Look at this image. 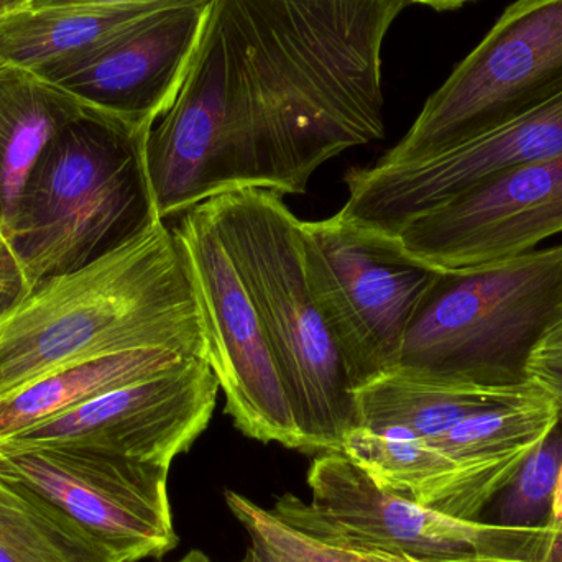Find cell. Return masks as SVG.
Segmentation results:
<instances>
[{"mask_svg": "<svg viewBox=\"0 0 562 562\" xmlns=\"http://www.w3.org/2000/svg\"><path fill=\"white\" fill-rule=\"evenodd\" d=\"M86 111L58 86L0 66V234L12 236L16 204L46 145Z\"/></svg>", "mask_w": 562, "mask_h": 562, "instance_id": "ac0fdd59", "label": "cell"}, {"mask_svg": "<svg viewBox=\"0 0 562 562\" xmlns=\"http://www.w3.org/2000/svg\"><path fill=\"white\" fill-rule=\"evenodd\" d=\"M173 236L193 284L207 362L237 429L303 451L266 323L227 247L211 200L184 211Z\"/></svg>", "mask_w": 562, "mask_h": 562, "instance_id": "9c48e42d", "label": "cell"}, {"mask_svg": "<svg viewBox=\"0 0 562 562\" xmlns=\"http://www.w3.org/2000/svg\"><path fill=\"white\" fill-rule=\"evenodd\" d=\"M311 502L277 501L272 514L294 530L344 550L416 562H554L562 528L484 524L432 510L379 487L340 451L317 456L307 474Z\"/></svg>", "mask_w": 562, "mask_h": 562, "instance_id": "5b68a950", "label": "cell"}, {"mask_svg": "<svg viewBox=\"0 0 562 562\" xmlns=\"http://www.w3.org/2000/svg\"><path fill=\"white\" fill-rule=\"evenodd\" d=\"M217 393L210 362L198 359L104 393L0 445L78 446L170 468L206 431Z\"/></svg>", "mask_w": 562, "mask_h": 562, "instance_id": "4fadbf2b", "label": "cell"}, {"mask_svg": "<svg viewBox=\"0 0 562 562\" xmlns=\"http://www.w3.org/2000/svg\"><path fill=\"white\" fill-rule=\"evenodd\" d=\"M304 272L353 389L396 369L403 342L438 273L339 213L301 223Z\"/></svg>", "mask_w": 562, "mask_h": 562, "instance_id": "52a82bcc", "label": "cell"}, {"mask_svg": "<svg viewBox=\"0 0 562 562\" xmlns=\"http://www.w3.org/2000/svg\"><path fill=\"white\" fill-rule=\"evenodd\" d=\"M538 393L528 382H487L465 375L396 369L356 390L359 426L403 429L435 439L469 416Z\"/></svg>", "mask_w": 562, "mask_h": 562, "instance_id": "2e32d148", "label": "cell"}, {"mask_svg": "<svg viewBox=\"0 0 562 562\" xmlns=\"http://www.w3.org/2000/svg\"><path fill=\"white\" fill-rule=\"evenodd\" d=\"M226 502L250 538L244 562H416L408 558L344 550L314 540L237 492H226Z\"/></svg>", "mask_w": 562, "mask_h": 562, "instance_id": "7402d4cb", "label": "cell"}, {"mask_svg": "<svg viewBox=\"0 0 562 562\" xmlns=\"http://www.w3.org/2000/svg\"><path fill=\"white\" fill-rule=\"evenodd\" d=\"M35 0H0V20L13 13L30 9Z\"/></svg>", "mask_w": 562, "mask_h": 562, "instance_id": "83f0119b", "label": "cell"}, {"mask_svg": "<svg viewBox=\"0 0 562 562\" xmlns=\"http://www.w3.org/2000/svg\"><path fill=\"white\" fill-rule=\"evenodd\" d=\"M412 3H418V0H412Z\"/></svg>", "mask_w": 562, "mask_h": 562, "instance_id": "1f68e13d", "label": "cell"}, {"mask_svg": "<svg viewBox=\"0 0 562 562\" xmlns=\"http://www.w3.org/2000/svg\"><path fill=\"white\" fill-rule=\"evenodd\" d=\"M198 357L171 349H135L66 367L0 403V441L65 415L104 393L173 372Z\"/></svg>", "mask_w": 562, "mask_h": 562, "instance_id": "d6986e66", "label": "cell"}, {"mask_svg": "<svg viewBox=\"0 0 562 562\" xmlns=\"http://www.w3.org/2000/svg\"><path fill=\"white\" fill-rule=\"evenodd\" d=\"M135 349L207 360L193 284L164 220L85 269L33 284L0 319V403L66 367Z\"/></svg>", "mask_w": 562, "mask_h": 562, "instance_id": "7a4b0ae2", "label": "cell"}, {"mask_svg": "<svg viewBox=\"0 0 562 562\" xmlns=\"http://www.w3.org/2000/svg\"><path fill=\"white\" fill-rule=\"evenodd\" d=\"M168 472L78 446L0 445V481L42 498L122 562L177 547Z\"/></svg>", "mask_w": 562, "mask_h": 562, "instance_id": "30bf717a", "label": "cell"}, {"mask_svg": "<svg viewBox=\"0 0 562 562\" xmlns=\"http://www.w3.org/2000/svg\"><path fill=\"white\" fill-rule=\"evenodd\" d=\"M562 326V304L560 310H558L557 316H554V319L551 321L550 326L547 327V329H550V327H561Z\"/></svg>", "mask_w": 562, "mask_h": 562, "instance_id": "4dcf8cb0", "label": "cell"}, {"mask_svg": "<svg viewBox=\"0 0 562 562\" xmlns=\"http://www.w3.org/2000/svg\"><path fill=\"white\" fill-rule=\"evenodd\" d=\"M548 524L553 527L562 528V462L560 474H558L557 488H554L553 504H551L550 517Z\"/></svg>", "mask_w": 562, "mask_h": 562, "instance_id": "4316f807", "label": "cell"}, {"mask_svg": "<svg viewBox=\"0 0 562 562\" xmlns=\"http://www.w3.org/2000/svg\"><path fill=\"white\" fill-rule=\"evenodd\" d=\"M562 304V243L464 277H439L400 369L527 382L524 363Z\"/></svg>", "mask_w": 562, "mask_h": 562, "instance_id": "8992f818", "label": "cell"}, {"mask_svg": "<svg viewBox=\"0 0 562 562\" xmlns=\"http://www.w3.org/2000/svg\"><path fill=\"white\" fill-rule=\"evenodd\" d=\"M412 0H216L177 101L145 145L160 220L240 190L304 194L382 140V49Z\"/></svg>", "mask_w": 562, "mask_h": 562, "instance_id": "6da1fadb", "label": "cell"}, {"mask_svg": "<svg viewBox=\"0 0 562 562\" xmlns=\"http://www.w3.org/2000/svg\"><path fill=\"white\" fill-rule=\"evenodd\" d=\"M562 462L561 425L528 456L504 491L497 524L535 527L547 524Z\"/></svg>", "mask_w": 562, "mask_h": 562, "instance_id": "603a6c76", "label": "cell"}, {"mask_svg": "<svg viewBox=\"0 0 562 562\" xmlns=\"http://www.w3.org/2000/svg\"><path fill=\"white\" fill-rule=\"evenodd\" d=\"M560 234L562 154L498 175L380 237L423 269L464 277L533 252Z\"/></svg>", "mask_w": 562, "mask_h": 562, "instance_id": "8fae6325", "label": "cell"}, {"mask_svg": "<svg viewBox=\"0 0 562 562\" xmlns=\"http://www.w3.org/2000/svg\"><path fill=\"white\" fill-rule=\"evenodd\" d=\"M213 3L148 13L46 82L86 109L151 131L170 111L200 46Z\"/></svg>", "mask_w": 562, "mask_h": 562, "instance_id": "5bb4252c", "label": "cell"}, {"mask_svg": "<svg viewBox=\"0 0 562 562\" xmlns=\"http://www.w3.org/2000/svg\"><path fill=\"white\" fill-rule=\"evenodd\" d=\"M524 376L562 413V326L550 327L535 342L524 363Z\"/></svg>", "mask_w": 562, "mask_h": 562, "instance_id": "cb8c5ba5", "label": "cell"}, {"mask_svg": "<svg viewBox=\"0 0 562 562\" xmlns=\"http://www.w3.org/2000/svg\"><path fill=\"white\" fill-rule=\"evenodd\" d=\"M148 134L86 109L46 145L9 239L32 284L85 269L160 220L145 160Z\"/></svg>", "mask_w": 562, "mask_h": 562, "instance_id": "3957f363", "label": "cell"}, {"mask_svg": "<svg viewBox=\"0 0 562 562\" xmlns=\"http://www.w3.org/2000/svg\"><path fill=\"white\" fill-rule=\"evenodd\" d=\"M168 7L178 5L150 2L22 10L0 20V66L25 69L46 81L132 23Z\"/></svg>", "mask_w": 562, "mask_h": 562, "instance_id": "e0dca14e", "label": "cell"}, {"mask_svg": "<svg viewBox=\"0 0 562 562\" xmlns=\"http://www.w3.org/2000/svg\"><path fill=\"white\" fill-rule=\"evenodd\" d=\"M562 154V94L491 131L405 164L347 171L339 216L376 236L498 175Z\"/></svg>", "mask_w": 562, "mask_h": 562, "instance_id": "7c38bea8", "label": "cell"}, {"mask_svg": "<svg viewBox=\"0 0 562 562\" xmlns=\"http://www.w3.org/2000/svg\"><path fill=\"white\" fill-rule=\"evenodd\" d=\"M168 3V5H193L214 3L216 0H35L30 9H52V7L119 5V3Z\"/></svg>", "mask_w": 562, "mask_h": 562, "instance_id": "484cf974", "label": "cell"}, {"mask_svg": "<svg viewBox=\"0 0 562 562\" xmlns=\"http://www.w3.org/2000/svg\"><path fill=\"white\" fill-rule=\"evenodd\" d=\"M557 562H562V560H558Z\"/></svg>", "mask_w": 562, "mask_h": 562, "instance_id": "d6a6232c", "label": "cell"}, {"mask_svg": "<svg viewBox=\"0 0 562 562\" xmlns=\"http://www.w3.org/2000/svg\"><path fill=\"white\" fill-rule=\"evenodd\" d=\"M177 562H213L210 560V558L206 557V554L203 553V551H190V553L184 554L183 558H181L180 561Z\"/></svg>", "mask_w": 562, "mask_h": 562, "instance_id": "f546056e", "label": "cell"}, {"mask_svg": "<svg viewBox=\"0 0 562 562\" xmlns=\"http://www.w3.org/2000/svg\"><path fill=\"white\" fill-rule=\"evenodd\" d=\"M560 406L543 393L469 416L454 428L428 439L454 458L505 454L537 449L561 425Z\"/></svg>", "mask_w": 562, "mask_h": 562, "instance_id": "44dd1931", "label": "cell"}, {"mask_svg": "<svg viewBox=\"0 0 562 562\" xmlns=\"http://www.w3.org/2000/svg\"><path fill=\"white\" fill-rule=\"evenodd\" d=\"M475 2V0H418L422 5L431 7L438 12H448V10L461 9L465 3Z\"/></svg>", "mask_w": 562, "mask_h": 562, "instance_id": "f1b7e54d", "label": "cell"}, {"mask_svg": "<svg viewBox=\"0 0 562 562\" xmlns=\"http://www.w3.org/2000/svg\"><path fill=\"white\" fill-rule=\"evenodd\" d=\"M0 562H122L56 508L0 481Z\"/></svg>", "mask_w": 562, "mask_h": 562, "instance_id": "ffe728a7", "label": "cell"}, {"mask_svg": "<svg viewBox=\"0 0 562 562\" xmlns=\"http://www.w3.org/2000/svg\"><path fill=\"white\" fill-rule=\"evenodd\" d=\"M33 284L9 239L0 234V319L19 306Z\"/></svg>", "mask_w": 562, "mask_h": 562, "instance_id": "d4e9b609", "label": "cell"}, {"mask_svg": "<svg viewBox=\"0 0 562 562\" xmlns=\"http://www.w3.org/2000/svg\"><path fill=\"white\" fill-rule=\"evenodd\" d=\"M562 94V0H515L380 158L405 164Z\"/></svg>", "mask_w": 562, "mask_h": 562, "instance_id": "ba28073f", "label": "cell"}, {"mask_svg": "<svg viewBox=\"0 0 562 562\" xmlns=\"http://www.w3.org/2000/svg\"><path fill=\"white\" fill-rule=\"evenodd\" d=\"M211 203L269 330L303 451H342L359 428L356 389L307 284L303 221L272 191H233Z\"/></svg>", "mask_w": 562, "mask_h": 562, "instance_id": "277c9868", "label": "cell"}, {"mask_svg": "<svg viewBox=\"0 0 562 562\" xmlns=\"http://www.w3.org/2000/svg\"><path fill=\"white\" fill-rule=\"evenodd\" d=\"M340 452L392 494L452 517L477 520L533 451L454 458L413 432L359 426Z\"/></svg>", "mask_w": 562, "mask_h": 562, "instance_id": "9a60e30c", "label": "cell"}]
</instances>
